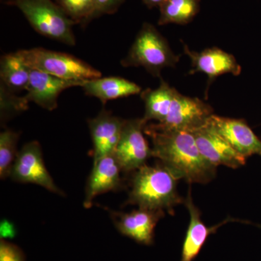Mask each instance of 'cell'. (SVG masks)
<instances>
[{
    "mask_svg": "<svg viewBox=\"0 0 261 261\" xmlns=\"http://www.w3.org/2000/svg\"><path fill=\"white\" fill-rule=\"evenodd\" d=\"M144 132L152 142V157L188 183L207 184L216 175V168L200 153L190 130L166 129L155 123L146 125Z\"/></svg>",
    "mask_w": 261,
    "mask_h": 261,
    "instance_id": "obj_1",
    "label": "cell"
},
{
    "mask_svg": "<svg viewBox=\"0 0 261 261\" xmlns=\"http://www.w3.org/2000/svg\"><path fill=\"white\" fill-rule=\"evenodd\" d=\"M179 179L162 163L155 166L145 165L132 177L126 203L137 205L140 208L166 210L173 214V207L185 202L176 188Z\"/></svg>",
    "mask_w": 261,
    "mask_h": 261,
    "instance_id": "obj_2",
    "label": "cell"
},
{
    "mask_svg": "<svg viewBox=\"0 0 261 261\" xmlns=\"http://www.w3.org/2000/svg\"><path fill=\"white\" fill-rule=\"evenodd\" d=\"M179 59L155 27L145 22L121 64L126 68L142 67L153 76L161 77L164 68H176Z\"/></svg>",
    "mask_w": 261,
    "mask_h": 261,
    "instance_id": "obj_3",
    "label": "cell"
},
{
    "mask_svg": "<svg viewBox=\"0 0 261 261\" xmlns=\"http://www.w3.org/2000/svg\"><path fill=\"white\" fill-rule=\"evenodd\" d=\"M33 29L41 35L73 47L75 38L74 22L57 3L51 0H11Z\"/></svg>",
    "mask_w": 261,
    "mask_h": 261,
    "instance_id": "obj_4",
    "label": "cell"
},
{
    "mask_svg": "<svg viewBox=\"0 0 261 261\" xmlns=\"http://www.w3.org/2000/svg\"><path fill=\"white\" fill-rule=\"evenodd\" d=\"M18 51L31 68L58 78L86 81L102 77V73L99 70L86 62L66 53L39 47Z\"/></svg>",
    "mask_w": 261,
    "mask_h": 261,
    "instance_id": "obj_5",
    "label": "cell"
},
{
    "mask_svg": "<svg viewBox=\"0 0 261 261\" xmlns=\"http://www.w3.org/2000/svg\"><path fill=\"white\" fill-rule=\"evenodd\" d=\"M147 123L143 118L125 121L114 152L123 172H135L152 157V148L144 136Z\"/></svg>",
    "mask_w": 261,
    "mask_h": 261,
    "instance_id": "obj_6",
    "label": "cell"
},
{
    "mask_svg": "<svg viewBox=\"0 0 261 261\" xmlns=\"http://www.w3.org/2000/svg\"><path fill=\"white\" fill-rule=\"evenodd\" d=\"M10 177L20 183L35 184L48 191L64 195L48 172L40 144L37 141L29 142L19 151Z\"/></svg>",
    "mask_w": 261,
    "mask_h": 261,
    "instance_id": "obj_7",
    "label": "cell"
},
{
    "mask_svg": "<svg viewBox=\"0 0 261 261\" xmlns=\"http://www.w3.org/2000/svg\"><path fill=\"white\" fill-rule=\"evenodd\" d=\"M214 109L199 98L187 97L176 91L167 118L155 123L166 129L192 130L205 126Z\"/></svg>",
    "mask_w": 261,
    "mask_h": 261,
    "instance_id": "obj_8",
    "label": "cell"
},
{
    "mask_svg": "<svg viewBox=\"0 0 261 261\" xmlns=\"http://www.w3.org/2000/svg\"><path fill=\"white\" fill-rule=\"evenodd\" d=\"M207 124L245 159L252 154H258L261 157V140L245 120L224 118L214 114Z\"/></svg>",
    "mask_w": 261,
    "mask_h": 261,
    "instance_id": "obj_9",
    "label": "cell"
},
{
    "mask_svg": "<svg viewBox=\"0 0 261 261\" xmlns=\"http://www.w3.org/2000/svg\"><path fill=\"white\" fill-rule=\"evenodd\" d=\"M183 49L184 53L190 58L192 62V69L189 72V74L202 73L208 77L205 97H207V92L211 84L217 77L226 73L239 75L241 73V66L234 56L219 48H207L198 53L191 50L187 44L183 43Z\"/></svg>",
    "mask_w": 261,
    "mask_h": 261,
    "instance_id": "obj_10",
    "label": "cell"
},
{
    "mask_svg": "<svg viewBox=\"0 0 261 261\" xmlns=\"http://www.w3.org/2000/svg\"><path fill=\"white\" fill-rule=\"evenodd\" d=\"M84 82L85 81L63 80L31 68L24 98L29 103L34 102L47 111H54L58 107V97L63 91L71 87H82Z\"/></svg>",
    "mask_w": 261,
    "mask_h": 261,
    "instance_id": "obj_11",
    "label": "cell"
},
{
    "mask_svg": "<svg viewBox=\"0 0 261 261\" xmlns=\"http://www.w3.org/2000/svg\"><path fill=\"white\" fill-rule=\"evenodd\" d=\"M165 216L164 211L140 208L130 213L113 212L111 216L117 229L137 243L152 245L154 228Z\"/></svg>",
    "mask_w": 261,
    "mask_h": 261,
    "instance_id": "obj_12",
    "label": "cell"
},
{
    "mask_svg": "<svg viewBox=\"0 0 261 261\" xmlns=\"http://www.w3.org/2000/svg\"><path fill=\"white\" fill-rule=\"evenodd\" d=\"M192 132L200 153L216 167L225 166L235 169L246 163V159L237 152L208 125Z\"/></svg>",
    "mask_w": 261,
    "mask_h": 261,
    "instance_id": "obj_13",
    "label": "cell"
},
{
    "mask_svg": "<svg viewBox=\"0 0 261 261\" xmlns=\"http://www.w3.org/2000/svg\"><path fill=\"white\" fill-rule=\"evenodd\" d=\"M125 121L126 120L113 116L106 109H102L95 118L89 120L93 142L94 163L108 154L114 153Z\"/></svg>",
    "mask_w": 261,
    "mask_h": 261,
    "instance_id": "obj_14",
    "label": "cell"
},
{
    "mask_svg": "<svg viewBox=\"0 0 261 261\" xmlns=\"http://www.w3.org/2000/svg\"><path fill=\"white\" fill-rule=\"evenodd\" d=\"M121 171H123L114 153L108 154L94 163L93 169L86 187L84 207H92L97 196L118 190L121 186Z\"/></svg>",
    "mask_w": 261,
    "mask_h": 261,
    "instance_id": "obj_15",
    "label": "cell"
},
{
    "mask_svg": "<svg viewBox=\"0 0 261 261\" xmlns=\"http://www.w3.org/2000/svg\"><path fill=\"white\" fill-rule=\"evenodd\" d=\"M184 203L190 215V222L182 246L181 261H193L207 242L209 235L216 232L218 226L207 227L201 219L200 211L194 204L189 191Z\"/></svg>",
    "mask_w": 261,
    "mask_h": 261,
    "instance_id": "obj_16",
    "label": "cell"
},
{
    "mask_svg": "<svg viewBox=\"0 0 261 261\" xmlns=\"http://www.w3.org/2000/svg\"><path fill=\"white\" fill-rule=\"evenodd\" d=\"M87 95L99 99L105 104L118 98L141 94L140 86L121 77H106L87 80L82 86Z\"/></svg>",
    "mask_w": 261,
    "mask_h": 261,
    "instance_id": "obj_17",
    "label": "cell"
},
{
    "mask_svg": "<svg viewBox=\"0 0 261 261\" xmlns=\"http://www.w3.org/2000/svg\"><path fill=\"white\" fill-rule=\"evenodd\" d=\"M176 91L163 80L157 89H147L142 91L141 97L145 105V113L143 117L145 121H156L158 123L164 121L169 113Z\"/></svg>",
    "mask_w": 261,
    "mask_h": 261,
    "instance_id": "obj_18",
    "label": "cell"
},
{
    "mask_svg": "<svg viewBox=\"0 0 261 261\" xmlns=\"http://www.w3.org/2000/svg\"><path fill=\"white\" fill-rule=\"evenodd\" d=\"M31 68L24 62L18 51L5 55L0 61L1 84L17 94L25 90L30 79Z\"/></svg>",
    "mask_w": 261,
    "mask_h": 261,
    "instance_id": "obj_19",
    "label": "cell"
},
{
    "mask_svg": "<svg viewBox=\"0 0 261 261\" xmlns=\"http://www.w3.org/2000/svg\"><path fill=\"white\" fill-rule=\"evenodd\" d=\"M159 25L191 23L200 10V0H165L159 7Z\"/></svg>",
    "mask_w": 261,
    "mask_h": 261,
    "instance_id": "obj_20",
    "label": "cell"
},
{
    "mask_svg": "<svg viewBox=\"0 0 261 261\" xmlns=\"http://www.w3.org/2000/svg\"><path fill=\"white\" fill-rule=\"evenodd\" d=\"M20 134L5 129L0 134V177L1 179L10 177L12 168L18 152L17 145Z\"/></svg>",
    "mask_w": 261,
    "mask_h": 261,
    "instance_id": "obj_21",
    "label": "cell"
},
{
    "mask_svg": "<svg viewBox=\"0 0 261 261\" xmlns=\"http://www.w3.org/2000/svg\"><path fill=\"white\" fill-rule=\"evenodd\" d=\"M57 4L64 10L74 23L84 25L89 23L93 12L94 0H56Z\"/></svg>",
    "mask_w": 261,
    "mask_h": 261,
    "instance_id": "obj_22",
    "label": "cell"
},
{
    "mask_svg": "<svg viewBox=\"0 0 261 261\" xmlns=\"http://www.w3.org/2000/svg\"><path fill=\"white\" fill-rule=\"evenodd\" d=\"M0 98L2 121L28 109L29 102L24 97H18L16 94L10 92L2 84L0 87Z\"/></svg>",
    "mask_w": 261,
    "mask_h": 261,
    "instance_id": "obj_23",
    "label": "cell"
},
{
    "mask_svg": "<svg viewBox=\"0 0 261 261\" xmlns=\"http://www.w3.org/2000/svg\"><path fill=\"white\" fill-rule=\"evenodd\" d=\"M125 1L126 0H94V10L89 23L102 15L114 14Z\"/></svg>",
    "mask_w": 261,
    "mask_h": 261,
    "instance_id": "obj_24",
    "label": "cell"
},
{
    "mask_svg": "<svg viewBox=\"0 0 261 261\" xmlns=\"http://www.w3.org/2000/svg\"><path fill=\"white\" fill-rule=\"evenodd\" d=\"M0 261H25L23 252L17 245L1 240Z\"/></svg>",
    "mask_w": 261,
    "mask_h": 261,
    "instance_id": "obj_25",
    "label": "cell"
},
{
    "mask_svg": "<svg viewBox=\"0 0 261 261\" xmlns=\"http://www.w3.org/2000/svg\"><path fill=\"white\" fill-rule=\"evenodd\" d=\"M165 0H142V3L149 9H152L154 8H158L162 5Z\"/></svg>",
    "mask_w": 261,
    "mask_h": 261,
    "instance_id": "obj_26",
    "label": "cell"
}]
</instances>
